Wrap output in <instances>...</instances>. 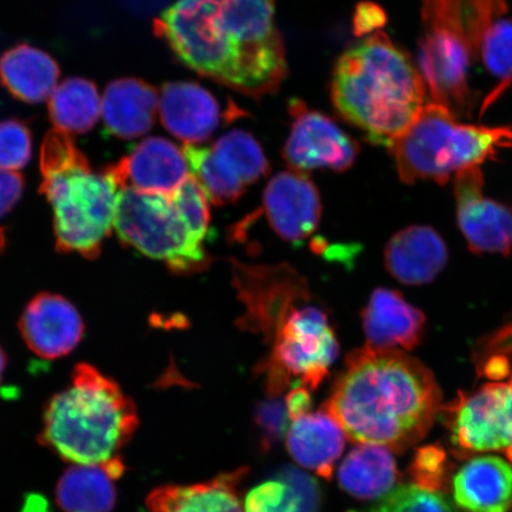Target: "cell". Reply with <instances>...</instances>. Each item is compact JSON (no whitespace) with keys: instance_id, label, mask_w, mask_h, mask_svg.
Returning a JSON list of instances; mask_svg holds the SVG:
<instances>
[{"instance_id":"6da1fadb","label":"cell","mask_w":512,"mask_h":512,"mask_svg":"<svg viewBox=\"0 0 512 512\" xmlns=\"http://www.w3.org/2000/svg\"><path fill=\"white\" fill-rule=\"evenodd\" d=\"M274 12L275 0H178L155 32L185 66L259 99L277 92L287 74Z\"/></svg>"},{"instance_id":"7a4b0ae2","label":"cell","mask_w":512,"mask_h":512,"mask_svg":"<svg viewBox=\"0 0 512 512\" xmlns=\"http://www.w3.org/2000/svg\"><path fill=\"white\" fill-rule=\"evenodd\" d=\"M441 400L439 384L424 363L402 350L366 345L347 357L324 411L352 443L401 453L430 432Z\"/></svg>"},{"instance_id":"3957f363","label":"cell","mask_w":512,"mask_h":512,"mask_svg":"<svg viewBox=\"0 0 512 512\" xmlns=\"http://www.w3.org/2000/svg\"><path fill=\"white\" fill-rule=\"evenodd\" d=\"M331 99L370 143L390 147L426 105L427 91L406 51L376 31L339 57Z\"/></svg>"},{"instance_id":"277c9868","label":"cell","mask_w":512,"mask_h":512,"mask_svg":"<svg viewBox=\"0 0 512 512\" xmlns=\"http://www.w3.org/2000/svg\"><path fill=\"white\" fill-rule=\"evenodd\" d=\"M137 427L132 400L98 369L81 363L69 386L49 401L40 443L70 464L104 467L118 479L125 471L121 451Z\"/></svg>"},{"instance_id":"5b68a950","label":"cell","mask_w":512,"mask_h":512,"mask_svg":"<svg viewBox=\"0 0 512 512\" xmlns=\"http://www.w3.org/2000/svg\"><path fill=\"white\" fill-rule=\"evenodd\" d=\"M41 191L54 211L56 246L94 259L111 234L119 187L110 170L94 172L70 134L50 131L41 149Z\"/></svg>"},{"instance_id":"8992f818","label":"cell","mask_w":512,"mask_h":512,"mask_svg":"<svg viewBox=\"0 0 512 512\" xmlns=\"http://www.w3.org/2000/svg\"><path fill=\"white\" fill-rule=\"evenodd\" d=\"M389 149L403 183L446 184L458 172L512 149V126L463 124L447 108L428 101Z\"/></svg>"},{"instance_id":"52a82bcc","label":"cell","mask_w":512,"mask_h":512,"mask_svg":"<svg viewBox=\"0 0 512 512\" xmlns=\"http://www.w3.org/2000/svg\"><path fill=\"white\" fill-rule=\"evenodd\" d=\"M467 35L464 0H422L419 70L430 102L459 117L475 105V66Z\"/></svg>"},{"instance_id":"ba28073f","label":"cell","mask_w":512,"mask_h":512,"mask_svg":"<svg viewBox=\"0 0 512 512\" xmlns=\"http://www.w3.org/2000/svg\"><path fill=\"white\" fill-rule=\"evenodd\" d=\"M114 228L125 245L182 272L204 261V236L198 234L171 195L119 190Z\"/></svg>"},{"instance_id":"9c48e42d","label":"cell","mask_w":512,"mask_h":512,"mask_svg":"<svg viewBox=\"0 0 512 512\" xmlns=\"http://www.w3.org/2000/svg\"><path fill=\"white\" fill-rule=\"evenodd\" d=\"M266 363L268 393L277 396L291 383L316 389L338 356V342L325 313L316 306L292 307L275 329Z\"/></svg>"},{"instance_id":"30bf717a","label":"cell","mask_w":512,"mask_h":512,"mask_svg":"<svg viewBox=\"0 0 512 512\" xmlns=\"http://www.w3.org/2000/svg\"><path fill=\"white\" fill-rule=\"evenodd\" d=\"M440 413L456 453L502 452L512 462V376L475 393H459Z\"/></svg>"},{"instance_id":"8fae6325","label":"cell","mask_w":512,"mask_h":512,"mask_svg":"<svg viewBox=\"0 0 512 512\" xmlns=\"http://www.w3.org/2000/svg\"><path fill=\"white\" fill-rule=\"evenodd\" d=\"M292 126L283 156L294 171H347L360 152L356 140L328 115L311 111L303 101L290 104Z\"/></svg>"},{"instance_id":"7c38bea8","label":"cell","mask_w":512,"mask_h":512,"mask_svg":"<svg viewBox=\"0 0 512 512\" xmlns=\"http://www.w3.org/2000/svg\"><path fill=\"white\" fill-rule=\"evenodd\" d=\"M480 166L454 176L457 220L473 253L509 255L512 249V206L485 197Z\"/></svg>"},{"instance_id":"4fadbf2b","label":"cell","mask_w":512,"mask_h":512,"mask_svg":"<svg viewBox=\"0 0 512 512\" xmlns=\"http://www.w3.org/2000/svg\"><path fill=\"white\" fill-rule=\"evenodd\" d=\"M119 189L172 195L191 176L184 153L170 140L150 137L108 168Z\"/></svg>"},{"instance_id":"5bb4252c","label":"cell","mask_w":512,"mask_h":512,"mask_svg":"<svg viewBox=\"0 0 512 512\" xmlns=\"http://www.w3.org/2000/svg\"><path fill=\"white\" fill-rule=\"evenodd\" d=\"M19 330L37 356L56 360L78 347L85 324L69 300L59 294L41 293L25 307Z\"/></svg>"},{"instance_id":"9a60e30c","label":"cell","mask_w":512,"mask_h":512,"mask_svg":"<svg viewBox=\"0 0 512 512\" xmlns=\"http://www.w3.org/2000/svg\"><path fill=\"white\" fill-rule=\"evenodd\" d=\"M264 210L280 238L298 243L310 238L317 229L322 203L311 179L293 170L279 172L267 184Z\"/></svg>"},{"instance_id":"2e32d148","label":"cell","mask_w":512,"mask_h":512,"mask_svg":"<svg viewBox=\"0 0 512 512\" xmlns=\"http://www.w3.org/2000/svg\"><path fill=\"white\" fill-rule=\"evenodd\" d=\"M160 119L166 130L185 144L206 142L224 120L238 111H222L219 100L194 82H170L159 99Z\"/></svg>"},{"instance_id":"e0dca14e","label":"cell","mask_w":512,"mask_h":512,"mask_svg":"<svg viewBox=\"0 0 512 512\" xmlns=\"http://www.w3.org/2000/svg\"><path fill=\"white\" fill-rule=\"evenodd\" d=\"M367 347L413 350L425 334L426 317L398 291L376 288L362 313Z\"/></svg>"},{"instance_id":"ac0fdd59","label":"cell","mask_w":512,"mask_h":512,"mask_svg":"<svg viewBox=\"0 0 512 512\" xmlns=\"http://www.w3.org/2000/svg\"><path fill=\"white\" fill-rule=\"evenodd\" d=\"M447 259L443 238L427 226H412L396 233L384 252L388 272L411 286L432 283L444 270Z\"/></svg>"},{"instance_id":"d6986e66","label":"cell","mask_w":512,"mask_h":512,"mask_svg":"<svg viewBox=\"0 0 512 512\" xmlns=\"http://www.w3.org/2000/svg\"><path fill=\"white\" fill-rule=\"evenodd\" d=\"M454 502L464 512H508L512 505V466L495 456L469 460L451 480Z\"/></svg>"},{"instance_id":"ffe728a7","label":"cell","mask_w":512,"mask_h":512,"mask_svg":"<svg viewBox=\"0 0 512 512\" xmlns=\"http://www.w3.org/2000/svg\"><path fill=\"white\" fill-rule=\"evenodd\" d=\"M247 467L207 482L159 486L146 498L150 512H243L239 486Z\"/></svg>"},{"instance_id":"44dd1931","label":"cell","mask_w":512,"mask_h":512,"mask_svg":"<svg viewBox=\"0 0 512 512\" xmlns=\"http://www.w3.org/2000/svg\"><path fill=\"white\" fill-rule=\"evenodd\" d=\"M345 440L347 435L338 422L328 412L319 411L293 421L287 431L286 446L294 462L330 480Z\"/></svg>"},{"instance_id":"7402d4cb","label":"cell","mask_w":512,"mask_h":512,"mask_svg":"<svg viewBox=\"0 0 512 512\" xmlns=\"http://www.w3.org/2000/svg\"><path fill=\"white\" fill-rule=\"evenodd\" d=\"M158 110L156 89L139 79L113 81L101 100V114L108 130L123 139L149 132L156 123Z\"/></svg>"},{"instance_id":"603a6c76","label":"cell","mask_w":512,"mask_h":512,"mask_svg":"<svg viewBox=\"0 0 512 512\" xmlns=\"http://www.w3.org/2000/svg\"><path fill=\"white\" fill-rule=\"evenodd\" d=\"M400 478L392 451L379 445H358L338 469L341 489L360 501L386 496L398 486Z\"/></svg>"},{"instance_id":"cb8c5ba5","label":"cell","mask_w":512,"mask_h":512,"mask_svg":"<svg viewBox=\"0 0 512 512\" xmlns=\"http://www.w3.org/2000/svg\"><path fill=\"white\" fill-rule=\"evenodd\" d=\"M59 78V64L53 57L25 44L6 51L0 59V80L15 98L27 104L50 99Z\"/></svg>"},{"instance_id":"d4e9b609","label":"cell","mask_w":512,"mask_h":512,"mask_svg":"<svg viewBox=\"0 0 512 512\" xmlns=\"http://www.w3.org/2000/svg\"><path fill=\"white\" fill-rule=\"evenodd\" d=\"M114 480L104 467H69L57 483V504L66 512H111L117 501Z\"/></svg>"},{"instance_id":"484cf974","label":"cell","mask_w":512,"mask_h":512,"mask_svg":"<svg viewBox=\"0 0 512 512\" xmlns=\"http://www.w3.org/2000/svg\"><path fill=\"white\" fill-rule=\"evenodd\" d=\"M49 114L56 130L87 133L98 123L101 98L93 82L70 78L56 87L49 99Z\"/></svg>"},{"instance_id":"4316f807","label":"cell","mask_w":512,"mask_h":512,"mask_svg":"<svg viewBox=\"0 0 512 512\" xmlns=\"http://www.w3.org/2000/svg\"><path fill=\"white\" fill-rule=\"evenodd\" d=\"M482 62L497 86L486 96L480 113L495 104L512 83V18L499 17L480 38L477 50V63Z\"/></svg>"},{"instance_id":"83f0119b","label":"cell","mask_w":512,"mask_h":512,"mask_svg":"<svg viewBox=\"0 0 512 512\" xmlns=\"http://www.w3.org/2000/svg\"><path fill=\"white\" fill-rule=\"evenodd\" d=\"M219 163L245 185L260 181L270 171V165L251 133L234 130L224 134L210 147Z\"/></svg>"},{"instance_id":"f1b7e54d","label":"cell","mask_w":512,"mask_h":512,"mask_svg":"<svg viewBox=\"0 0 512 512\" xmlns=\"http://www.w3.org/2000/svg\"><path fill=\"white\" fill-rule=\"evenodd\" d=\"M183 153L191 176L201 185L209 202L226 206L239 200L246 187L219 163L210 147L185 144Z\"/></svg>"},{"instance_id":"f546056e","label":"cell","mask_w":512,"mask_h":512,"mask_svg":"<svg viewBox=\"0 0 512 512\" xmlns=\"http://www.w3.org/2000/svg\"><path fill=\"white\" fill-rule=\"evenodd\" d=\"M348 512H457L443 492L419 485H399L375 504Z\"/></svg>"},{"instance_id":"4dcf8cb0","label":"cell","mask_w":512,"mask_h":512,"mask_svg":"<svg viewBox=\"0 0 512 512\" xmlns=\"http://www.w3.org/2000/svg\"><path fill=\"white\" fill-rule=\"evenodd\" d=\"M452 464L448 462L443 448L427 446L420 448L411 466L415 485L432 491L445 492L450 484Z\"/></svg>"},{"instance_id":"1f68e13d","label":"cell","mask_w":512,"mask_h":512,"mask_svg":"<svg viewBox=\"0 0 512 512\" xmlns=\"http://www.w3.org/2000/svg\"><path fill=\"white\" fill-rule=\"evenodd\" d=\"M32 152L28 127L16 120L0 123V170H21L29 163Z\"/></svg>"},{"instance_id":"d6a6232c","label":"cell","mask_w":512,"mask_h":512,"mask_svg":"<svg viewBox=\"0 0 512 512\" xmlns=\"http://www.w3.org/2000/svg\"><path fill=\"white\" fill-rule=\"evenodd\" d=\"M245 512H302L294 492L281 480H270L249 491Z\"/></svg>"},{"instance_id":"836d02e7","label":"cell","mask_w":512,"mask_h":512,"mask_svg":"<svg viewBox=\"0 0 512 512\" xmlns=\"http://www.w3.org/2000/svg\"><path fill=\"white\" fill-rule=\"evenodd\" d=\"M288 416L285 401L272 398L261 402L256 408L255 424L260 434L262 450L270 451L285 437L288 430Z\"/></svg>"},{"instance_id":"e575fe53","label":"cell","mask_w":512,"mask_h":512,"mask_svg":"<svg viewBox=\"0 0 512 512\" xmlns=\"http://www.w3.org/2000/svg\"><path fill=\"white\" fill-rule=\"evenodd\" d=\"M277 479L286 483L297 496L302 512H319L322 507V490L317 480L296 466H284Z\"/></svg>"},{"instance_id":"d590c367","label":"cell","mask_w":512,"mask_h":512,"mask_svg":"<svg viewBox=\"0 0 512 512\" xmlns=\"http://www.w3.org/2000/svg\"><path fill=\"white\" fill-rule=\"evenodd\" d=\"M24 181L21 174L15 171L0 170V219L16 206L22 196ZM5 243V236L0 228V251Z\"/></svg>"},{"instance_id":"8d00e7d4","label":"cell","mask_w":512,"mask_h":512,"mask_svg":"<svg viewBox=\"0 0 512 512\" xmlns=\"http://www.w3.org/2000/svg\"><path fill=\"white\" fill-rule=\"evenodd\" d=\"M387 22L384 11L373 2H362L356 6L354 14V32L358 37L380 31Z\"/></svg>"},{"instance_id":"74e56055","label":"cell","mask_w":512,"mask_h":512,"mask_svg":"<svg viewBox=\"0 0 512 512\" xmlns=\"http://www.w3.org/2000/svg\"><path fill=\"white\" fill-rule=\"evenodd\" d=\"M285 405L290 420L294 421L310 413L312 399L309 389L297 387L286 396Z\"/></svg>"},{"instance_id":"f35d334b","label":"cell","mask_w":512,"mask_h":512,"mask_svg":"<svg viewBox=\"0 0 512 512\" xmlns=\"http://www.w3.org/2000/svg\"><path fill=\"white\" fill-rule=\"evenodd\" d=\"M6 362H8V360H6L5 352L2 348H0V383H2L3 380V375L6 369Z\"/></svg>"}]
</instances>
